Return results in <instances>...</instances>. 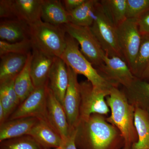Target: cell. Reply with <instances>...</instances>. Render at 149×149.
<instances>
[{
    "label": "cell",
    "mask_w": 149,
    "mask_h": 149,
    "mask_svg": "<svg viewBox=\"0 0 149 149\" xmlns=\"http://www.w3.org/2000/svg\"><path fill=\"white\" fill-rule=\"evenodd\" d=\"M75 128L76 146L83 149H107L117 134L114 126L98 114L79 120Z\"/></svg>",
    "instance_id": "1"
},
{
    "label": "cell",
    "mask_w": 149,
    "mask_h": 149,
    "mask_svg": "<svg viewBox=\"0 0 149 149\" xmlns=\"http://www.w3.org/2000/svg\"><path fill=\"white\" fill-rule=\"evenodd\" d=\"M106 102L111 110V115L107 121L118 129L124 139L126 146L129 147L138 140L134 125L135 107L128 101L124 92L117 87H113ZM133 146V145H132Z\"/></svg>",
    "instance_id": "2"
},
{
    "label": "cell",
    "mask_w": 149,
    "mask_h": 149,
    "mask_svg": "<svg viewBox=\"0 0 149 149\" xmlns=\"http://www.w3.org/2000/svg\"><path fill=\"white\" fill-rule=\"evenodd\" d=\"M66 42V47L60 58L77 74L85 76L93 88L110 93L111 88L116 86L99 73L81 52L77 41L67 34Z\"/></svg>",
    "instance_id": "3"
},
{
    "label": "cell",
    "mask_w": 149,
    "mask_h": 149,
    "mask_svg": "<svg viewBox=\"0 0 149 149\" xmlns=\"http://www.w3.org/2000/svg\"><path fill=\"white\" fill-rule=\"evenodd\" d=\"M32 46L54 57L61 58L66 46L63 26H57L42 20L29 24Z\"/></svg>",
    "instance_id": "4"
},
{
    "label": "cell",
    "mask_w": 149,
    "mask_h": 149,
    "mask_svg": "<svg viewBox=\"0 0 149 149\" xmlns=\"http://www.w3.org/2000/svg\"><path fill=\"white\" fill-rule=\"evenodd\" d=\"M90 28L107 56H118L124 59L118 41L117 27L106 13L100 1L97 3L95 17Z\"/></svg>",
    "instance_id": "5"
},
{
    "label": "cell",
    "mask_w": 149,
    "mask_h": 149,
    "mask_svg": "<svg viewBox=\"0 0 149 149\" xmlns=\"http://www.w3.org/2000/svg\"><path fill=\"white\" fill-rule=\"evenodd\" d=\"M63 26L67 34L80 45L81 52L96 69L103 64V56L105 54L90 27L71 23Z\"/></svg>",
    "instance_id": "6"
},
{
    "label": "cell",
    "mask_w": 149,
    "mask_h": 149,
    "mask_svg": "<svg viewBox=\"0 0 149 149\" xmlns=\"http://www.w3.org/2000/svg\"><path fill=\"white\" fill-rule=\"evenodd\" d=\"M43 0H1V19H17L31 24L42 20Z\"/></svg>",
    "instance_id": "7"
},
{
    "label": "cell",
    "mask_w": 149,
    "mask_h": 149,
    "mask_svg": "<svg viewBox=\"0 0 149 149\" xmlns=\"http://www.w3.org/2000/svg\"><path fill=\"white\" fill-rule=\"evenodd\" d=\"M117 33L120 50L131 70L139 53L142 39L137 19H127L117 27Z\"/></svg>",
    "instance_id": "8"
},
{
    "label": "cell",
    "mask_w": 149,
    "mask_h": 149,
    "mask_svg": "<svg viewBox=\"0 0 149 149\" xmlns=\"http://www.w3.org/2000/svg\"><path fill=\"white\" fill-rule=\"evenodd\" d=\"M81 101L80 120L85 119L92 114H107L109 107L105 98L110 93L93 88L88 80L80 83Z\"/></svg>",
    "instance_id": "9"
},
{
    "label": "cell",
    "mask_w": 149,
    "mask_h": 149,
    "mask_svg": "<svg viewBox=\"0 0 149 149\" xmlns=\"http://www.w3.org/2000/svg\"><path fill=\"white\" fill-rule=\"evenodd\" d=\"M48 82L35 88L34 91L22 102L9 117V120L24 117H35L47 123L46 100Z\"/></svg>",
    "instance_id": "10"
},
{
    "label": "cell",
    "mask_w": 149,
    "mask_h": 149,
    "mask_svg": "<svg viewBox=\"0 0 149 149\" xmlns=\"http://www.w3.org/2000/svg\"><path fill=\"white\" fill-rule=\"evenodd\" d=\"M104 63L97 68L99 73L115 86L121 84L125 88L131 85L136 77L126 61L118 56L109 57L105 54Z\"/></svg>",
    "instance_id": "11"
},
{
    "label": "cell",
    "mask_w": 149,
    "mask_h": 149,
    "mask_svg": "<svg viewBox=\"0 0 149 149\" xmlns=\"http://www.w3.org/2000/svg\"><path fill=\"white\" fill-rule=\"evenodd\" d=\"M67 68L69 82L63 107L66 114L70 129L71 130L76 127L80 120L81 96L80 84L77 80V74L70 67L67 66Z\"/></svg>",
    "instance_id": "12"
},
{
    "label": "cell",
    "mask_w": 149,
    "mask_h": 149,
    "mask_svg": "<svg viewBox=\"0 0 149 149\" xmlns=\"http://www.w3.org/2000/svg\"><path fill=\"white\" fill-rule=\"evenodd\" d=\"M46 113L48 124L60 135L63 141L70 133L64 109L48 86L46 100Z\"/></svg>",
    "instance_id": "13"
},
{
    "label": "cell",
    "mask_w": 149,
    "mask_h": 149,
    "mask_svg": "<svg viewBox=\"0 0 149 149\" xmlns=\"http://www.w3.org/2000/svg\"><path fill=\"white\" fill-rule=\"evenodd\" d=\"M55 58L32 47L30 74L35 88L48 82L49 73Z\"/></svg>",
    "instance_id": "14"
},
{
    "label": "cell",
    "mask_w": 149,
    "mask_h": 149,
    "mask_svg": "<svg viewBox=\"0 0 149 149\" xmlns=\"http://www.w3.org/2000/svg\"><path fill=\"white\" fill-rule=\"evenodd\" d=\"M68 82L66 64L60 58L56 57L49 73L48 85L62 106Z\"/></svg>",
    "instance_id": "15"
},
{
    "label": "cell",
    "mask_w": 149,
    "mask_h": 149,
    "mask_svg": "<svg viewBox=\"0 0 149 149\" xmlns=\"http://www.w3.org/2000/svg\"><path fill=\"white\" fill-rule=\"evenodd\" d=\"M28 135L35 139L43 149L60 148L63 143V139L60 135L43 120H39Z\"/></svg>",
    "instance_id": "16"
},
{
    "label": "cell",
    "mask_w": 149,
    "mask_h": 149,
    "mask_svg": "<svg viewBox=\"0 0 149 149\" xmlns=\"http://www.w3.org/2000/svg\"><path fill=\"white\" fill-rule=\"evenodd\" d=\"M35 117H24L7 120L0 125V142L28 135L39 121Z\"/></svg>",
    "instance_id": "17"
},
{
    "label": "cell",
    "mask_w": 149,
    "mask_h": 149,
    "mask_svg": "<svg viewBox=\"0 0 149 149\" xmlns=\"http://www.w3.org/2000/svg\"><path fill=\"white\" fill-rule=\"evenodd\" d=\"M1 40L10 43L30 39L29 25L17 19H2L0 22Z\"/></svg>",
    "instance_id": "18"
},
{
    "label": "cell",
    "mask_w": 149,
    "mask_h": 149,
    "mask_svg": "<svg viewBox=\"0 0 149 149\" xmlns=\"http://www.w3.org/2000/svg\"><path fill=\"white\" fill-rule=\"evenodd\" d=\"M41 19L44 22L57 26L70 23L69 13L65 8L62 1L59 0H43Z\"/></svg>",
    "instance_id": "19"
},
{
    "label": "cell",
    "mask_w": 149,
    "mask_h": 149,
    "mask_svg": "<svg viewBox=\"0 0 149 149\" xmlns=\"http://www.w3.org/2000/svg\"><path fill=\"white\" fill-rule=\"evenodd\" d=\"M29 54H9L0 56V83L15 79L25 66Z\"/></svg>",
    "instance_id": "20"
},
{
    "label": "cell",
    "mask_w": 149,
    "mask_h": 149,
    "mask_svg": "<svg viewBox=\"0 0 149 149\" xmlns=\"http://www.w3.org/2000/svg\"><path fill=\"white\" fill-rule=\"evenodd\" d=\"M124 93L134 107L149 111V81L136 77Z\"/></svg>",
    "instance_id": "21"
},
{
    "label": "cell",
    "mask_w": 149,
    "mask_h": 149,
    "mask_svg": "<svg viewBox=\"0 0 149 149\" xmlns=\"http://www.w3.org/2000/svg\"><path fill=\"white\" fill-rule=\"evenodd\" d=\"M134 125L138 140L133 149H149V116L148 111L135 107Z\"/></svg>",
    "instance_id": "22"
},
{
    "label": "cell",
    "mask_w": 149,
    "mask_h": 149,
    "mask_svg": "<svg viewBox=\"0 0 149 149\" xmlns=\"http://www.w3.org/2000/svg\"><path fill=\"white\" fill-rule=\"evenodd\" d=\"M97 0H86L78 8L68 13L70 23L83 27H91L96 15Z\"/></svg>",
    "instance_id": "23"
},
{
    "label": "cell",
    "mask_w": 149,
    "mask_h": 149,
    "mask_svg": "<svg viewBox=\"0 0 149 149\" xmlns=\"http://www.w3.org/2000/svg\"><path fill=\"white\" fill-rule=\"evenodd\" d=\"M15 79L0 83V104L3 108L6 121L20 104L15 90Z\"/></svg>",
    "instance_id": "24"
},
{
    "label": "cell",
    "mask_w": 149,
    "mask_h": 149,
    "mask_svg": "<svg viewBox=\"0 0 149 149\" xmlns=\"http://www.w3.org/2000/svg\"><path fill=\"white\" fill-rule=\"evenodd\" d=\"M31 59L32 52L29 54L25 66L15 77L14 82L15 90L19 99L20 104L27 98L35 89L30 74Z\"/></svg>",
    "instance_id": "25"
},
{
    "label": "cell",
    "mask_w": 149,
    "mask_h": 149,
    "mask_svg": "<svg viewBox=\"0 0 149 149\" xmlns=\"http://www.w3.org/2000/svg\"><path fill=\"white\" fill-rule=\"evenodd\" d=\"M100 2L116 27L127 19L126 0H101Z\"/></svg>",
    "instance_id": "26"
},
{
    "label": "cell",
    "mask_w": 149,
    "mask_h": 149,
    "mask_svg": "<svg viewBox=\"0 0 149 149\" xmlns=\"http://www.w3.org/2000/svg\"><path fill=\"white\" fill-rule=\"evenodd\" d=\"M138 55L131 71L137 78H141L149 65V35H143Z\"/></svg>",
    "instance_id": "27"
},
{
    "label": "cell",
    "mask_w": 149,
    "mask_h": 149,
    "mask_svg": "<svg viewBox=\"0 0 149 149\" xmlns=\"http://www.w3.org/2000/svg\"><path fill=\"white\" fill-rule=\"evenodd\" d=\"M0 149H43L29 135L8 139L1 142Z\"/></svg>",
    "instance_id": "28"
},
{
    "label": "cell",
    "mask_w": 149,
    "mask_h": 149,
    "mask_svg": "<svg viewBox=\"0 0 149 149\" xmlns=\"http://www.w3.org/2000/svg\"><path fill=\"white\" fill-rule=\"evenodd\" d=\"M32 47L30 39L15 43L0 40V56L9 54H28L32 52Z\"/></svg>",
    "instance_id": "29"
},
{
    "label": "cell",
    "mask_w": 149,
    "mask_h": 149,
    "mask_svg": "<svg viewBox=\"0 0 149 149\" xmlns=\"http://www.w3.org/2000/svg\"><path fill=\"white\" fill-rule=\"evenodd\" d=\"M149 9V0H126L127 19H137Z\"/></svg>",
    "instance_id": "30"
},
{
    "label": "cell",
    "mask_w": 149,
    "mask_h": 149,
    "mask_svg": "<svg viewBox=\"0 0 149 149\" xmlns=\"http://www.w3.org/2000/svg\"><path fill=\"white\" fill-rule=\"evenodd\" d=\"M136 19L141 35H149V9Z\"/></svg>",
    "instance_id": "31"
},
{
    "label": "cell",
    "mask_w": 149,
    "mask_h": 149,
    "mask_svg": "<svg viewBox=\"0 0 149 149\" xmlns=\"http://www.w3.org/2000/svg\"><path fill=\"white\" fill-rule=\"evenodd\" d=\"M76 130L75 128L70 130V133L67 139L63 141L62 146V149H77L75 143Z\"/></svg>",
    "instance_id": "32"
},
{
    "label": "cell",
    "mask_w": 149,
    "mask_h": 149,
    "mask_svg": "<svg viewBox=\"0 0 149 149\" xmlns=\"http://www.w3.org/2000/svg\"><path fill=\"white\" fill-rule=\"evenodd\" d=\"M85 1L86 0H63L62 1V2L67 11L70 13L83 5Z\"/></svg>",
    "instance_id": "33"
},
{
    "label": "cell",
    "mask_w": 149,
    "mask_h": 149,
    "mask_svg": "<svg viewBox=\"0 0 149 149\" xmlns=\"http://www.w3.org/2000/svg\"><path fill=\"white\" fill-rule=\"evenodd\" d=\"M141 79L149 81V65L147 67V68L143 72Z\"/></svg>",
    "instance_id": "34"
},
{
    "label": "cell",
    "mask_w": 149,
    "mask_h": 149,
    "mask_svg": "<svg viewBox=\"0 0 149 149\" xmlns=\"http://www.w3.org/2000/svg\"><path fill=\"white\" fill-rule=\"evenodd\" d=\"M49 149H62V147H60V148H56Z\"/></svg>",
    "instance_id": "35"
},
{
    "label": "cell",
    "mask_w": 149,
    "mask_h": 149,
    "mask_svg": "<svg viewBox=\"0 0 149 149\" xmlns=\"http://www.w3.org/2000/svg\"><path fill=\"white\" fill-rule=\"evenodd\" d=\"M148 113H149V111H148Z\"/></svg>",
    "instance_id": "36"
}]
</instances>
